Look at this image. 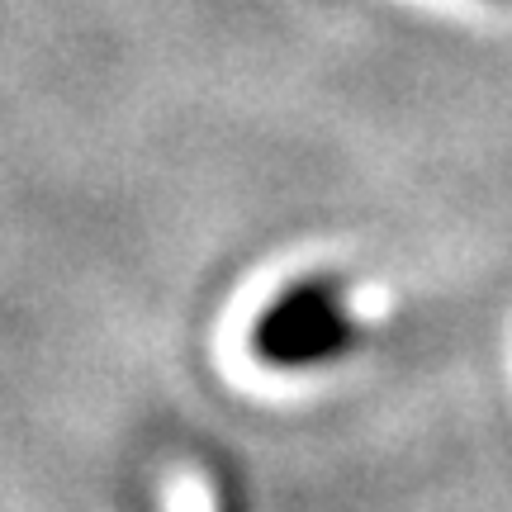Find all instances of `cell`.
I'll use <instances>...</instances> for the list:
<instances>
[{"instance_id": "obj_1", "label": "cell", "mask_w": 512, "mask_h": 512, "mask_svg": "<svg viewBox=\"0 0 512 512\" xmlns=\"http://www.w3.org/2000/svg\"><path fill=\"white\" fill-rule=\"evenodd\" d=\"M361 342L337 275H304L275 294L252 323V356L271 370H318Z\"/></svg>"}]
</instances>
